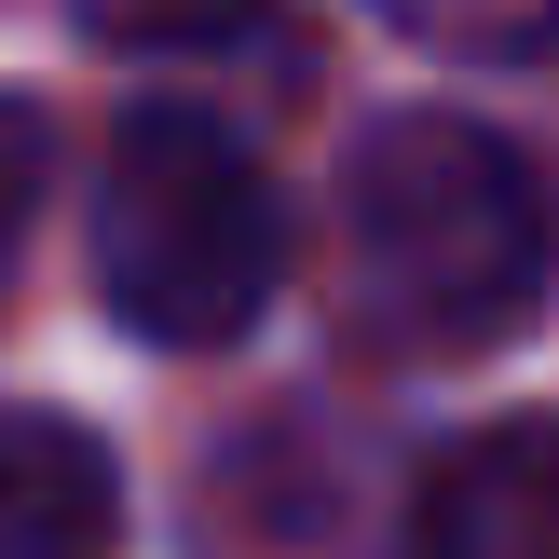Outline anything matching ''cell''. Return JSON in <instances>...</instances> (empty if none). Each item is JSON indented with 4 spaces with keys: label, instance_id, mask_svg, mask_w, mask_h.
I'll use <instances>...</instances> for the list:
<instances>
[{
    "label": "cell",
    "instance_id": "obj_1",
    "mask_svg": "<svg viewBox=\"0 0 559 559\" xmlns=\"http://www.w3.org/2000/svg\"><path fill=\"white\" fill-rule=\"evenodd\" d=\"M342 273L396 342H491L546 287V191L464 109H382L342 151Z\"/></svg>",
    "mask_w": 559,
    "mask_h": 559
},
{
    "label": "cell",
    "instance_id": "obj_2",
    "mask_svg": "<svg viewBox=\"0 0 559 559\" xmlns=\"http://www.w3.org/2000/svg\"><path fill=\"white\" fill-rule=\"evenodd\" d=\"M287 273V205H273L260 151H246L218 109H123L96 164V300L136 342H233L246 314Z\"/></svg>",
    "mask_w": 559,
    "mask_h": 559
},
{
    "label": "cell",
    "instance_id": "obj_3",
    "mask_svg": "<svg viewBox=\"0 0 559 559\" xmlns=\"http://www.w3.org/2000/svg\"><path fill=\"white\" fill-rule=\"evenodd\" d=\"M409 559H559V409L464 437L409 506Z\"/></svg>",
    "mask_w": 559,
    "mask_h": 559
},
{
    "label": "cell",
    "instance_id": "obj_4",
    "mask_svg": "<svg viewBox=\"0 0 559 559\" xmlns=\"http://www.w3.org/2000/svg\"><path fill=\"white\" fill-rule=\"evenodd\" d=\"M123 478L69 409H0V559H109Z\"/></svg>",
    "mask_w": 559,
    "mask_h": 559
},
{
    "label": "cell",
    "instance_id": "obj_5",
    "mask_svg": "<svg viewBox=\"0 0 559 559\" xmlns=\"http://www.w3.org/2000/svg\"><path fill=\"white\" fill-rule=\"evenodd\" d=\"M41 178H55V136H41V109H27V96H0V273H14L27 218H41Z\"/></svg>",
    "mask_w": 559,
    "mask_h": 559
}]
</instances>
